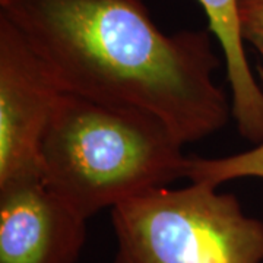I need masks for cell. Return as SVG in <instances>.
Masks as SVG:
<instances>
[{"label":"cell","instance_id":"1","mask_svg":"<svg viewBox=\"0 0 263 263\" xmlns=\"http://www.w3.org/2000/svg\"><path fill=\"white\" fill-rule=\"evenodd\" d=\"M62 89L157 116L180 141L221 130L231 100L216 85L209 29L167 34L145 0H0Z\"/></svg>","mask_w":263,"mask_h":263},{"label":"cell","instance_id":"2","mask_svg":"<svg viewBox=\"0 0 263 263\" xmlns=\"http://www.w3.org/2000/svg\"><path fill=\"white\" fill-rule=\"evenodd\" d=\"M183 148L154 114L63 89L40 146L41 179L88 221L145 190L186 179Z\"/></svg>","mask_w":263,"mask_h":263},{"label":"cell","instance_id":"3","mask_svg":"<svg viewBox=\"0 0 263 263\" xmlns=\"http://www.w3.org/2000/svg\"><path fill=\"white\" fill-rule=\"evenodd\" d=\"M216 189L161 186L111 208L113 263H262L263 221Z\"/></svg>","mask_w":263,"mask_h":263},{"label":"cell","instance_id":"4","mask_svg":"<svg viewBox=\"0 0 263 263\" xmlns=\"http://www.w3.org/2000/svg\"><path fill=\"white\" fill-rule=\"evenodd\" d=\"M62 91L27 40L0 15V184L41 177L40 146Z\"/></svg>","mask_w":263,"mask_h":263},{"label":"cell","instance_id":"5","mask_svg":"<svg viewBox=\"0 0 263 263\" xmlns=\"http://www.w3.org/2000/svg\"><path fill=\"white\" fill-rule=\"evenodd\" d=\"M86 219L41 177L0 184V263H76Z\"/></svg>","mask_w":263,"mask_h":263},{"label":"cell","instance_id":"6","mask_svg":"<svg viewBox=\"0 0 263 263\" xmlns=\"http://www.w3.org/2000/svg\"><path fill=\"white\" fill-rule=\"evenodd\" d=\"M205 12L209 31L218 40L226 60L231 95V114L238 133L253 142H263V89L254 78L240 31L237 0H197Z\"/></svg>","mask_w":263,"mask_h":263},{"label":"cell","instance_id":"7","mask_svg":"<svg viewBox=\"0 0 263 263\" xmlns=\"http://www.w3.org/2000/svg\"><path fill=\"white\" fill-rule=\"evenodd\" d=\"M263 179V142L250 149L221 158L189 157L186 179L219 187L237 179Z\"/></svg>","mask_w":263,"mask_h":263},{"label":"cell","instance_id":"8","mask_svg":"<svg viewBox=\"0 0 263 263\" xmlns=\"http://www.w3.org/2000/svg\"><path fill=\"white\" fill-rule=\"evenodd\" d=\"M240 31L245 43H249L257 51L259 84L263 89V0H237Z\"/></svg>","mask_w":263,"mask_h":263}]
</instances>
